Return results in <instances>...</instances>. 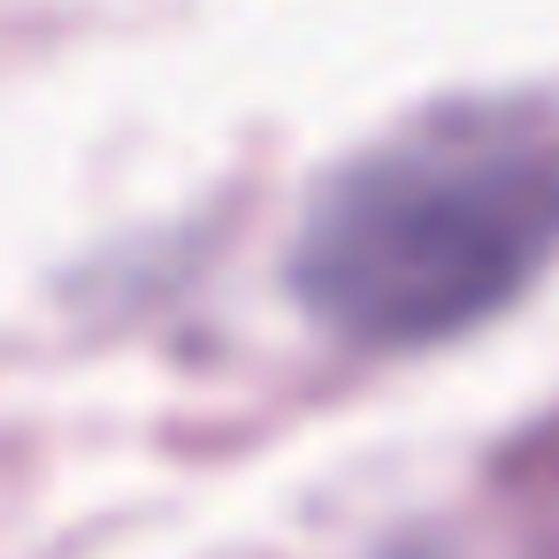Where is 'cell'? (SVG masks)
I'll return each instance as SVG.
<instances>
[{"instance_id":"1","label":"cell","mask_w":559,"mask_h":559,"mask_svg":"<svg viewBox=\"0 0 559 559\" xmlns=\"http://www.w3.org/2000/svg\"><path fill=\"white\" fill-rule=\"evenodd\" d=\"M559 253V116L460 100L353 154L292 246L299 307L345 345H437L513 307Z\"/></svg>"}]
</instances>
